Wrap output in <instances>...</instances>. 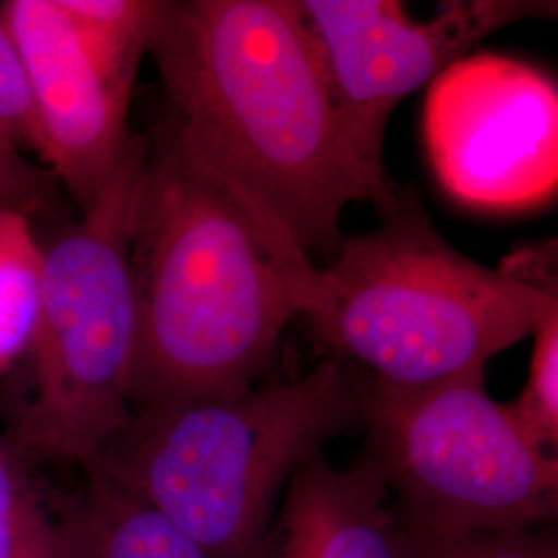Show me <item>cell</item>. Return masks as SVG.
I'll list each match as a JSON object with an SVG mask.
<instances>
[{
  "label": "cell",
  "instance_id": "cell-1",
  "mask_svg": "<svg viewBox=\"0 0 558 558\" xmlns=\"http://www.w3.org/2000/svg\"><path fill=\"white\" fill-rule=\"evenodd\" d=\"M149 54L186 158L306 255H333L350 203L398 201L354 151L299 0H163Z\"/></svg>",
  "mask_w": 558,
  "mask_h": 558
},
{
  "label": "cell",
  "instance_id": "cell-2",
  "mask_svg": "<svg viewBox=\"0 0 558 558\" xmlns=\"http://www.w3.org/2000/svg\"><path fill=\"white\" fill-rule=\"evenodd\" d=\"M147 141L131 221L133 412L255 389L317 288L311 257L189 160L163 122Z\"/></svg>",
  "mask_w": 558,
  "mask_h": 558
},
{
  "label": "cell",
  "instance_id": "cell-3",
  "mask_svg": "<svg viewBox=\"0 0 558 558\" xmlns=\"http://www.w3.org/2000/svg\"><path fill=\"white\" fill-rule=\"evenodd\" d=\"M366 375L327 359L234 398L135 410L83 468L168 521L207 558H265L306 459L360 428Z\"/></svg>",
  "mask_w": 558,
  "mask_h": 558
},
{
  "label": "cell",
  "instance_id": "cell-4",
  "mask_svg": "<svg viewBox=\"0 0 558 558\" xmlns=\"http://www.w3.org/2000/svg\"><path fill=\"white\" fill-rule=\"evenodd\" d=\"M558 300L557 263L513 276L449 244L418 201L399 193L380 226L341 239L317 267L304 319L360 373L399 389L486 373L502 350L530 338Z\"/></svg>",
  "mask_w": 558,
  "mask_h": 558
},
{
  "label": "cell",
  "instance_id": "cell-5",
  "mask_svg": "<svg viewBox=\"0 0 558 558\" xmlns=\"http://www.w3.org/2000/svg\"><path fill=\"white\" fill-rule=\"evenodd\" d=\"M147 147V137L133 135L96 205L41 244L40 308L25 352L29 391L11 424L27 459L85 465L133 416L131 221Z\"/></svg>",
  "mask_w": 558,
  "mask_h": 558
},
{
  "label": "cell",
  "instance_id": "cell-6",
  "mask_svg": "<svg viewBox=\"0 0 558 558\" xmlns=\"http://www.w3.org/2000/svg\"><path fill=\"white\" fill-rule=\"evenodd\" d=\"M360 428L408 534H513L557 519L558 458L488 396L486 373L414 389L366 377Z\"/></svg>",
  "mask_w": 558,
  "mask_h": 558
},
{
  "label": "cell",
  "instance_id": "cell-7",
  "mask_svg": "<svg viewBox=\"0 0 558 558\" xmlns=\"http://www.w3.org/2000/svg\"><path fill=\"white\" fill-rule=\"evenodd\" d=\"M319 46L348 137L375 184L391 193L385 133L401 100L430 85L472 46L521 21L557 17L550 0H451L412 21L399 0H299Z\"/></svg>",
  "mask_w": 558,
  "mask_h": 558
},
{
  "label": "cell",
  "instance_id": "cell-8",
  "mask_svg": "<svg viewBox=\"0 0 558 558\" xmlns=\"http://www.w3.org/2000/svg\"><path fill=\"white\" fill-rule=\"evenodd\" d=\"M422 133L440 186L470 209L521 211L557 193V83L530 62H453L428 85Z\"/></svg>",
  "mask_w": 558,
  "mask_h": 558
},
{
  "label": "cell",
  "instance_id": "cell-9",
  "mask_svg": "<svg viewBox=\"0 0 558 558\" xmlns=\"http://www.w3.org/2000/svg\"><path fill=\"white\" fill-rule=\"evenodd\" d=\"M0 21L25 66L40 137L38 158L85 214L129 151L131 101L101 77L57 0H4Z\"/></svg>",
  "mask_w": 558,
  "mask_h": 558
},
{
  "label": "cell",
  "instance_id": "cell-10",
  "mask_svg": "<svg viewBox=\"0 0 558 558\" xmlns=\"http://www.w3.org/2000/svg\"><path fill=\"white\" fill-rule=\"evenodd\" d=\"M265 558H412V542L368 459L336 468L317 453L290 480Z\"/></svg>",
  "mask_w": 558,
  "mask_h": 558
},
{
  "label": "cell",
  "instance_id": "cell-11",
  "mask_svg": "<svg viewBox=\"0 0 558 558\" xmlns=\"http://www.w3.org/2000/svg\"><path fill=\"white\" fill-rule=\"evenodd\" d=\"M64 558H207L168 521L85 468L77 493L54 502Z\"/></svg>",
  "mask_w": 558,
  "mask_h": 558
},
{
  "label": "cell",
  "instance_id": "cell-12",
  "mask_svg": "<svg viewBox=\"0 0 558 558\" xmlns=\"http://www.w3.org/2000/svg\"><path fill=\"white\" fill-rule=\"evenodd\" d=\"M101 77L131 101L163 0H57Z\"/></svg>",
  "mask_w": 558,
  "mask_h": 558
},
{
  "label": "cell",
  "instance_id": "cell-13",
  "mask_svg": "<svg viewBox=\"0 0 558 558\" xmlns=\"http://www.w3.org/2000/svg\"><path fill=\"white\" fill-rule=\"evenodd\" d=\"M41 242L32 220L0 209V375L25 356L40 308Z\"/></svg>",
  "mask_w": 558,
  "mask_h": 558
},
{
  "label": "cell",
  "instance_id": "cell-14",
  "mask_svg": "<svg viewBox=\"0 0 558 558\" xmlns=\"http://www.w3.org/2000/svg\"><path fill=\"white\" fill-rule=\"evenodd\" d=\"M27 461L0 437V558H64L59 521Z\"/></svg>",
  "mask_w": 558,
  "mask_h": 558
},
{
  "label": "cell",
  "instance_id": "cell-15",
  "mask_svg": "<svg viewBox=\"0 0 558 558\" xmlns=\"http://www.w3.org/2000/svg\"><path fill=\"white\" fill-rule=\"evenodd\" d=\"M534 348L527 380L509 403L523 430L538 447L557 456L558 447V300L553 302L532 331Z\"/></svg>",
  "mask_w": 558,
  "mask_h": 558
},
{
  "label": "cell",
  "instance_id": "cell-16",
  "mask_svg": "<svg viewBox=\"0 0 558 558\" xmlns=\"http://www.w3.org/2000/svg\"><path fill=\"white\" fill-rule=\"evenodd\" d=\"M40 149L38 124L20 50L0 21V154L23 158Z\"/></svg>",
  "mask_w": 558,
  "mask_h": 558
},
{
  "label": "cell",
  "instance_id": "cell-17",
  "mask_svg": "<svg viewBox=\"0 0 558 558\" xmlns=\"http://www.w3.org/2000/svg\"><path fill=\"white\" fill-rule=\"evenodd\" d=\"M412 558H558V542L550 525L513 532V534H478V536H416Z\"/></svg>",
  "mask_w": 558,
  "mask_h": 558
},
{
  "label": "cell",
  "instance_id": "cell-18",
  "mask_svg": "<svg viewBox=\"0 0 558 558\" xmlns=\"http://www.w3.org/2000/svg\"><path fill=\"white\" fill-rule=\"evenodd\" d=\"M0 209H13L34 220L36 216H59L57 180L27 158L0 154Z\"/></svg>",
  "mask_w": 558,
  "mask_h": 558
}]
</instances>
